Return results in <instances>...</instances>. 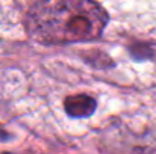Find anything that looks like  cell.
<instances>
[{"label": "cell", "instance_id": "7a4b0ae2", "mask_svg": "<svg viewBox=\"0 0 156 154\" xmlns=\"http://www.w3.org/2000/svg\"><path fill=\"white\" fill-rule=\"evenodd\" d=\"M96 106L97 103L93 97L90 95H71V97H67L65 101H64V107H65V112L73 116V118H85V116H90L91 113H94L96 110Z\"/></svg>", "mask_w": 156, "mask_h": 154}, {"label": "cell", "instance_id": "3957f363", "mask_svg": "<svg viewBox=\"0 0 156 154\" xmlns=\"http://www.w3.org/2000/svg\"><path fill=\"white\" fill-rule=\"evenodd\" d=\"M130 53L135 59H147L153 54L150 47H147V46H135L130 49Z\"/></svg>", "mask_w": 156, "mask_h": 154}, {"label": "cell", "instance_id": "6da1fadb", "mask_svg": "<svg viewBox=\"0 0 156 154\" xmlns=\"http://www.w3.org/2000/svg\"><path fill=\"white\" fill-rule=\"evenodd\" d=\"M108 14L90 0H55L32 5L26 15L29 35L43 44L91 41L103 33Z\"/></svg>", "mask_w": 156, "mask_h": 154}]
</instances>
